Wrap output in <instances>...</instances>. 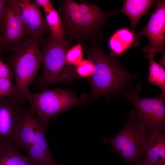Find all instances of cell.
<instances>
[{"label": "cell", "mask_w": 165, "mask_h": 165, "mask_svg": "<svg viewBox=\"0 0 165 165\" xmlns=\"http://www.w3.org/2000/svg\"><path fill=\"white\" fill-rule=\"evenodd\" d=\"M94 65L91 76V96L94 98L115 93L125 88L132 79L113 54H106L99 47L88 52Z\"/></svg>", "instance_id": "obj_1"}, {"label": "cell", "mask_w": 165, "mask_h": 165, "mask_svg": "<svg viewBox=\"0 0 165 165\" xmlns=\"http://www.w3.org/2000/svg\"><path fill=\"white\" fill-rule=\"evenodd\" d=\"M40 37H30L13 49L7 64L13 69L16 99L22 103L27 101L29 86L37 75L41 64Z\"/></svg>", "instance_id": "obj_2"}, {"label": "cell", "mask_w": 165, "mask_h": 165, "mask_svg": "<svg viewBox=\"0 0 165 165\" xmlns=\"http://www.w3.org/2000/svg\"><path fill=\"white\" fill-rule=\"evenodd\" d=\"M152 134L138 120L132 109L121 130L112 137L103 138L102 142L109 144L112 152L119 154L125 162L135 165L143 160Z\"/></svg>", "instance_id": "obj_3"}, {"label": "cell", "mask_w": 165, "mask_h": 165, "mask_svg": "<svg viewBox=\"0 0 165 165\" xmlns=\"http://www.w3.org/2000/svg\"><path fill=\"white\" fill-rule=\"evenodd\" d=\"M67 43L61 44L50 36L44 42L41 50V63L43 72L35 82L38 90L45 88L52 84L72 80L75 72L66 60L68 51Z\"/></svg>", "instance_id": "obj_4"}, {"label": "cell", "mask_w": 165, "mask_h": 165, "mask_svg": "<svg viewBox=\"0 0 165 165\" xmlns=\"http://www.w3.org/2000/svg\"><path fill=\"white\" fill-rule=\"evenodd\" d=\"M85 98L77 97L70 91L59 88L45 90L38 94L31 92L27 101L29 109L41 121L47 125L59 113L65 112L72 106L84 103Z\"/></svg>", "instance_id": "obj_5"}, {"label": "cell", "mask_w": 165, "mask_h": 165, "mask_svg": "<svg viewBox=\"0 0 165 165\" xmlns=\"http://www.w3.org/2000/svg\"><path fill=\"white\" fill-rule=\"evenodd\" d=\"M140 84L127 93L122 92L120 97L134 106L139 122L152 134L162 132L165 129V93L156 97L145 98L138 96L141 88Z\"/></svg>", "instance_id": "obj_6"}, {"label": "cell", "mask_w": 165, "mask_h": 165, "mask_svg": "<svg viewBox=\"0 0 165 165\" xmlns=\"http://www.w3.org/2000/svg\"><path fill=\"white\" fill-rule=\"evenodd\" d=\"M0 32L5 48L11 50L29 38L17 0L7 1L3 11Z\"/></svg>", "instance_id": "obj_7"}, {"label": "cell", "mask_w": 165, "mask_h": 165, "mask_svg": "<svg viewBox=\"0 0 165 165\" xmlns=\"http://www.w3.org/2000/svg\"><path fill=\"white\" fill-rule=\"evenodd\" d=\"M155 9L146 26L135 34V47L139 45V38L145 36L149 40V45L143 49L144 52L155 55L160 53L164 57L165 41V2L157 0Z\"/></svg>", "instance_id": "obj_8"}, {"label": "cell", "mask_w": 165, "mask_h": 165, "mask_svg": "<svg viewBox=\"0 0 165 165\" xmlns=\"http://www.w3.org/2000/svg\"><path fill=\"white\" fill-rule=\"evenodd\" d=\"M15 97L0 99V145H14L25 108Z\"/></svg>", "instance_id": "obj_9"}, {"label": "cell", "mask_w": 165, "mask_h": 165, "mask_svg": "<svg viewBox=\"0 0 165 165\" xmlns=\"http://www.w3.org/2000/svg\"><path fill=\"white\" fill-rule=\"evenodd\" d=\"M62 11L67 25L74 31L80 34L95 31L103 24L106 17L102 11L96 14L82 13L79 9L78 3L72 0L64 2Z\"/></svg>", "instance_id": "obj_10"}, {"label": "cell", "mask_w": 165, "mask_h": 165, "mask_svg": "<svg viewBox=\"0 0 165 165\" xmlns=\"http://www.w3.org/2000/svg\"><path fill=\"white\" fill-rule=\"evenodd\" d=\"M17 2L28 37H40L49 28L40 7L32 0H17Z\"/></svg>", "instance_id": "obj_11"}, {"label": "cell", "mask_w": 165, "mask_h": 165, "mask_svg": "<svg viewBox=\"0 0 165 165\" xmlns=\"http://www.w3.org/2000/svg\"><path fill=\"white\" fill-rule=\"evenodd\" d=\"M47 125L41 122L26 152L36 165H59L54 162L47 144Z\"/></svg>", "instance_id": "obj_12"}, {"label": "cell", "mask_w": 165, "mask_h": 165, "mask_svg": "<svg viewBox=\"0 0 165 165\" xmlns=\"http://www.w3.org/2000/svg\"><path fill=\"white\" fill-rule=\"evenodd\" d=\"M41 122L29 109L25 107L18 129L15 144L26 152Z\"/></svg>", "instance_id": "obj_13"}, {"label": "cell", "mask_w": 165, "mask_h": 165, "mask_svg": "<svg viewBox=\"0 0 165 165\" xmlns=\"http://www.w3.org/2000/svg\"><path fill=\"white\" fill-rule=\"evenodd\" d=\"M156 1L152 0H125L122 8L116 12L122 13L130 20L132 31L135 30L141 17L146 14Z\"/></svg>", "instance_id": "obj_14"}, {"label": "cell", "mask_w": 165, "mask_h": 165, "mask_svg": "<svg viewBox=\"0 0 165 165\" xmlns=\"http://www.w3.org/2000/svg\"><path fill=\"white\" fill-rule=\"evenodd\" d=\"M145 159L155 165H165V134L164 132L152 134L145 149Z\"/></svg>", "instance_id": "obj_15"}, {"label": "cell", "mask_w": 165, "mask_h": 165, "mask_svg": "<svg viewBox=\"0 0 165 165\" xmlns=\"http://www.w3.org/2000/svg\"><path fill=\"white\" fill-rule=\"evenodd\" d=\"M135 33L126 28L117 30L110 38L108 46L110 50L116 54L119 55L132 45L135 46Z\"/></svg>", "instance_id": "obj_16"}, {"label": "cell", "mask_w": 165, "mask_h": 165, "mask_svg": "<svg viewBox=\"0 0 165 165\" xmlns=\"http://www.w3.org/2000/svg\"><path fill=\"white\" fill-rule=\"evenodd\" d=\"M0 165H36L29 156L22 154L13 145H0Z\"/></svg>", "instance_id": "obj_17"}, {"label": "cell", "mask_w": 165, "mask_h": 165, "mask_svg": "<svg viewBox=\"0 0 165 165\" xmlns=\"http://www.w3.org/2000/svg\"><path fill=\"white\" fill-rule=\"evenodd\" d=\"M145 57L149 61L148 79L152 84L158 86L161 93H165V71L163 67L154 59L155 55L145 52Z\"/></svg>", "instance_id": "obj_18"}, {"label": "cell", "mask_w": 165, "mask_h": 165, "mask_svg": "<svg viewBox=\"0 0 165 165\" xmlns=\"http://www.w3.org/2000/svg\"><path fill=\"white\" fill-rule=\"evenodd\" d=\"M46 20L53 38L58 43H66L59 13L55 9L48 14H45Z\"/></svg>", "instance_id": "obj_19"}, {"label": "cell", "mask_w": 165, "mask_h": 165, "mask_svg": "<svg viewBox=\"0 0 165 165\" xmlns=\"http://www.w3.org/2000/svg\"><path fill=\"white\" fill-rule=\"evenodd\" d=\"M83 58L82 48L80 43H79L68 50L66 55L67 63L71 66H76Z\"/></svg>", "instance_id": "obj_20"}, {"label": "cell", "mask_w": 165, "mask_h": 165, "mask_svg": "<svg viewBox=\"0 0 165 165\" xmlns=\"http://www.w3.org/2000/svg\"><path fill=\"white\" fill-rule=\"evenodd\" d=\"M16 96L15 89L11 81L6 79L0 78V99L6 97L16 98Z\"/></svg>", "instance_id": "obj_21"}, {"label": "cell", "mask_w": 165, "mask_h": 165, "mask_svg": "<svg viewBox=\"0 0 165 165\" xmlns=\"http://www.w3.org/2000/svg\"><path fill=\"white\" fill-rule=\"evenodd\" d=\"M94 68V65L90 60H82L76 66L75 72L80 76L86 77L91 76Z\"/></svg>", "instance_id": "obj_22"}, {"label": "cell", "mask_w": 165, "mask_h": 165, "mask_svg": "<svg viewBox=\"0 0 165 165\" xmlns=\"http://www.w3.org/2000/svg\"><path fill=\"white\" fill-rule=\"evenodd\" d=\"M79 11L84 13L96 14L101 13L102 11L95 5L85 3H78Z\"/></svg>", "instance_id": "obj_23"}, {"label": "cell", "mask_w": 165, "mask_h": 165, "mask_svg": "<svg viewBox=\"0 0 165 165\" xmlns=\"http://www.w3.org/2000/svg\"><path fill=\"white\" fill-rule=\"evenodd\" d=\"M13 73L10 66L0 59V78L11 80Z\"/></svg>", "instance_id": "obj_24"}, {"label": "cell", "mask_w": 165, "mask_h": 165, "mask_svg": "<svg viewBox=\"0 0 165 165\" xmlns=\"http://www.w3.org/2000/svg\"><path fill=\"white\" fill-rule=\"evenodd\" d=\"M34 1L39 7L41 6L43 8L45 14L50 13L55 9L50 0H36Z\"/></svg>", "instance_id": "obj_25"}, {"label": "cell", "mask_w": 165, "mask_h": 165, "mask_svg": "<svg viewBox=\"0 0 165 165\" xmlns=\"http://www.w3.org/2000/svg\"><path fill=\"white\" fill-rule=\"evenodd\" d=\"M7 0H0V26L3 11L5 6Z\"/></svg>", "instance_id": "obj_26"}, {"label": "cell", "mask_w": 165, "mask_h": 165, "mask_svg": "<svg viewBox=\"0 0 165 165\" xmlns=\"http://www.w3.org/2000/svg\"><path fill=\"white\" fill-rule=\"evenodd\" d=\"M135 165H155L150 163L146 160L143 159Z\"/></svg>", "instance_id": "obj_27"}, {"label": "cell", "mask_w": 165, "mask_h": 165, "mask_svg": "<svg viewBox=\"0 0 165 165\" xmlns=\"http://www.w3.org/2000/svg\"><path fill=\"white\" fill-rule=\"evenodd\" d=\"M5 48L2 38L1 34H0V55H1Z\"/></svg>", "instance_id": "obj_28"}, {"label": "cell", "mask_w": 165, "mask_h": 165, "mask_svg": "<svg viewBox=\"0 0 165 165\" xmlns=\"http://www.w3.org/2000/svg\"><path fill=\"white\" fill-rule=\"evenodd\" d=\"M62 165H64V164H62Z\"/></svg>", "instance_id": "obj_29"}]
</instances>
